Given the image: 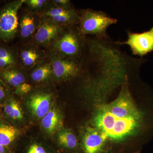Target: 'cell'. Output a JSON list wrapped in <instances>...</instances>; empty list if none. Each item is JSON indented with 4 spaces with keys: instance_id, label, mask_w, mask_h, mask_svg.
Here are the masks:
<instances>
[{
    "instance_id": "obj_15",
    "label": "cell",
    "mask_w": 153,
    "mask_h": 153,
    "mask_svg": "<svg viewBox=\"0 0 153 153\" xmlns=\"http://www.w3.org/2000/svg\"><path fill=\"white\" fill-rule=\"evenodd\" d=\"M58 143L61 147L69 151H74L78 146V141L72 132L63 129L58 134Z\"/></svg>"
},
{
    "instance_id": "obj_10",
    "label": "cell",
    "mask_w": 153,
    "mask_h": 153,
    "mask_svg": "<svg viewBox=\"0 0 153 153\" xmlns=\"http://www.w3.org/2000/svg\"><path fill=\"white\" fill-rule=\"evenodd\" d=\"M140 120L117 118L112 129L108 137L112 140H121L135 131Z\"/></svg>"
},
{
    "instance_id": "obj_24",
    "label": "cell",
    "mask_w": 153,
    "mask_h": 153,
    "mask_svg": "<svg viewBox=\"0 0 153 153\" xmlns=\"http://www.w3.org/2000/svg\"><path fill=\"white\" fill-rule=\"evenodd\" d=\"M0 58L15 60L12 54L5 48L0 47Z\"/></svg>"
},
{
    "instance_id": "obj_25",
    "label": "cell",
    "mask_w": 153,
    "mask_h": 153,
    "mask_svg": "<svg viewBox=\"0 0 153 153\" xmlns=\"http://www.w3.org/2000/svg\"><path fill=\"white\" fill-rule=\"evenodd\" d=\"M7 97V92L4 88L0 83V102L3 101Z\"/></svg>"
},
{
    "instance_id": "obj_3",
    "label": "cell",
    "mask_w": 153,
    "mask_h": 153,
    "mask_svg": "<svg viewBox=\"0 0 153 153\" xmlns=\"http://www.w3.org/2000/svg\"><path fill=\"white\" fill-rule=\"evenodd\" d=\"M102 107L117 118L140 120L141 118L126 86L115 100Z\"/></svg>"
},
{
    "instance_id": "obj_5",
    "label": "cell",
    "mask_w": 153,
    "mask_h": 153,
    "mask_svg": "<svg viewBox=\"0 0 153 153\" xmlns=\"http://www.w3.org/2000/svg\"><path fill=\"white\" fill-rule=\"evenodd\" d=\"M118 44L128 45L133 54L143 57L153 51V27L150 30L142 33H134L128 31V39Z\"/></svg>"
},
{
    "instance_id": "obj_9",
    "label": "cell",
    "mask_w": 153,
    "mask_h": 153,
    "mask_svg": "<svg viewBox=\"0 0 153 153\" xmlns=\"http://www.w3.org/2000/svg\"><path fill=\"white\" fill-rule=\"evenodd\" d=\"M63 29L60 25L50 21H44L39 25L35 36L38 44H47L57 39Z\"/></svg>"
},
{
    "instance_id": "obj_2",
    "label": "cell",
    "mask_w": 153,
    "mask_h": 153,
    "mask_svg": "<svg viewBox=\"0 0 153 153\" xmlns=\"http://www.w3.org/2000/svg\"><path fill=\"white\" fill-rule=\"evenodd\" d=\"M71 27L69 26L67 30L62 31L55 40L53 47L63 58L76 60L82 55L85 36L80 32L79 28L76 30Z\"/></svg>"
},
{
    "instance_id": "obj_27",
    "label": "cell",
    "mask_w": 153,
    "mask_h": 153,
    "mask_svg": "<svg viewBox=\"0 0 153 153\" xmlns=\"http://www.w3.org/2000/svg\"><path fill=\"white\" fill-rule=\"evenodd\" d=\"M102 153H113L112 151L108 150L105 151L104 152H103Z\"/></svg>"
},
{
    "instance_id": "obj_12",
    "label": "cell",
    "mask_w": 153,
    "mask_h": 153,
    "mask_svg": "<svg viewBox=\"0 0 153 153\" xmlns=\"http://www.w3.org/2000/svg\"><path fill=\"white\" fill-rule=\"evenodd\" d=\"M41 124L47 133L54 134L63 126V118L57 109L52 108L42 118Z\"/></svg>"
},
{
    "instance_id": "obj_8",
    "label": "cell",
    "mask_w": 153,
    "mask_h": 153,
    "mask_svg": "<svg viewBox=\"0 0 153 153\" xmlns=\"http://www.w3.org/2000/svg\"><path fill=\"white\" fill-rule=\"evenodd\" d=\"M52 101V96L50 94L38 92L30 96L27 105L35 117L42 119L51 109Z\"/></svg>"
},
{
    "instance_id": "obj_20",
    "label": "cell",
    "mask_w": 153,
    "mask_h": 153,
    "mask_svg": "<svg viewBox=\"0 0 153 153\" xmlns=\"http://www.w3.org/2000/svg\"><path fill=\"white\" fill-rule=\"evenodd\" d=\"M25 153H52L40 144L33 143L28 146Z\"/></svg>"
},
{
    "instance_id": "obj_18",
    "label": "cell",
    "mask_w": 153,
    "mask_h": 153,
    "mask_svg": "<svg viewBox=\"0 0 153 153\" xmlns=\"http://www.w3.org/2000/svg\"><path fill=\"white\" fill-rule=\"evenodd\" d=\"M40 58V55L36 50L29 49L22 51L21 58L22 63L27 67L35 65Z\"/></svg>"
},
{
    "instance_id": "obj_4",
    "label": "cell",
    "mask_w": 153,
    "mask_h": 153,
    "mask_svg": "<svg viewBox=\"0 0 153 153\" xmlns=\"http://www.w3.org/2000/svg\"><path fill=\"white\" fill-rule=\"evenodd\" d=\"M25 1L9 3L0 10V39L8 41L16 35L19 25L18 13Z\"/></svg>"
},
{
    "instance_id": "obj_19",
    "label": "cell",
    "mask_w": 153,
    "mask_h": 153,
    "mask_svg": "<svg viewBox=\"0 0 153 153\" xmlns=\"http://www.w3.org/2000/svg\"><path fill=\"white\" fill-rule=\"evenodd\" d=\"M76 12L74 9L71 8H65L55 6L51 8L47 11L46 15L49 18L60 16V15H67L74 13Z\"/></svg>"
},
{
    "instance_id": "obj_21",
    "label": "cell",
    "mask_w": 153,
    "mask_h": 153,
    "mask_svg": "<svg viewBox=\"0 0 153 153\" xmlns=\"http://www.w3.org/2000/svg\"><path fill=\"white\" fill-rule=\"evenodd\" d=\"M47 1L45 0H29L25 1V2L30 8L35 10H40L45 5Z\"/></svg>"
},
{
    "instance_id": "obj_16",
    "label": "cell",
    "mask_w": 153,
    "mask_h": 153,
    "mask_svg": "<svg viewBox=\"0 0 153 153\" xmlns=\"http://www.w3.org/2000/svg\"><path fill=\"white\" fill-rule=\"evenodd\" d=\"M52 74L51 63H45L38 66L32 71L31 78L34 82H41L49 79Z\"/></svg>"
},
{
    "instance_id": "obj_7",
    "label": "cell",
    "mask_w": 153,
    "mask_h": 153,
    "mask_svg": "<svg viewBox=\"0 0 153 153\" xmlns=\"http://www.w3.org/2000/svg\"><path fill=\"white\" fill-rule=\"evenodd\" d=\"M53 74L59 80H67L76 76L79 71V64L70 58L55 57L52 63Z\"/></svg>"
},
{
    "instance_id": "obj_6",
    "label": "cell",
    "mask_w": 153,
    "mask_h": 153,
    "mask_svg": "<svg viewBox=\"0 0 153 153\" xmlns=\"http://www.w3.org/2000/svg\"><path fill=\"white\" fill-rule=\"evenodd\" d=\"M108 138L104 132L96 128L88 127L82 139V149L83 153H102L105 142Z\"/></svg>"
},
{
    "instance_id": "obj_17",
    "label": "cell",
    "mask_w": 153,
    "mask_h": 153,
    "mask_svg": "<svg viewBox=\"0 0 153 153\" xmlns=\"http://www.w3.org/2000/svg\"><path fill=\"white\" fill-rule=\"evenodd\" d=\"M36 30V23L34 17L27 14L22 18L21 23V35L23 38L32 36Z\"/></svg>"
},
{
    "instance_id": "obj_14",
    "label": "cell",
    "mask_w": 153,
    "mask_h": 153,
    "mask_svg": "<svg viewBox=\"0 0 153 153\" xmlns=\"http://www.w3.org/2000/svg\"><path fill=\"white\" fill-rule=\"evenodd\" d=\"M4 112L7 117L13 121L21 120L24 117L22 108L19 102L12 97L6 100Z\"/></svg>"
},
{
    "instance_id": "obj_23",
    "label": "cell",
    "mask_w": 153,
    "mask_h": 153,
    "mask_svg": "<svg viewBox=\"0 0 153 153\" xmlns=\"http://www.w3.org/2000/svg\"><path fill=\"white\" fill-rule=\"evenodd\" d=\"M53 3L57 7L65 8H71L70 1L68 0H55L53 1Z\"/></svg>"
},
{
    "instance_id": "obj_26",
    "label": "cell",
    "mask_w": 153,
    "mask_h": 153,
    "mask_svg": "<svg viewBox=\"0 0 153 153\" xmlns=\"http://www.w3.org/2000/svg\"><path fill=\"white\" fill-rule=\"evenodd\" d=\"M0 153H12V151L8 148L0 145Z\"/></svg>"
},
{
    "instance_id": "obj_1",
    "label": "cell",
    "mask_w": 153,
    "mask_h": 153,
    "mask_svg": "<svg viewBox=\"0 0 153 153\" xmlns=\"http://www.w3.org/2000/svg\"><path fill=\"white\" fill-rule=\"evenodd\" d=\"M79 16V29L84 36L92 35L99 38H105L108 28L116 24L117 19L102 11L92 9L82 10Z\"/></svg>"
},
{
    "instance_id": "obj_11",
    "label": "cell",
    "mask_w": 153,
    "mask_h": 153,
    "mask_svg": "<svg viewBox=\"0 0 153 153\" xmlns=\"http://www.w3.org/2000/svg\"><path fill=\"white\" fill-rule=\"evenodd\" d=\"M21 134V131L16 127L0 121V145L8 148H12Z\"/></svg>"
},
{
    "instance_id": "obj_13",
    "label": "cell",
    "mask_w": 153,
    "mask_h": 153,
    "mask_svg": "<svg viewBox=\"0 0 153 153\" xmlns=\"http://www.w3.org/2000/svg\"><path fill=\"white\" fill-rule=\"evenodd\" d=\"M0 74L6 82L13 87L17 88L25 81L23 73L12 67L2 69Z\"/></svg>"
},
{
    "instance_id": "obj_22",
    "label": "cell",
    "mask_w": 153,
    "mask_h": 153,
    "mask_svg": "<svg viewBox=\"0 0 153 153\" xmlns=\"http://www.w3.org/2000/svg\"><path fill=\"white\" fill-rule=\"evenodd\" d=\"M31 89V86L30 84L25 82L16 88V94H25L30 92Z\"/></svg>"
}]
</instances>
